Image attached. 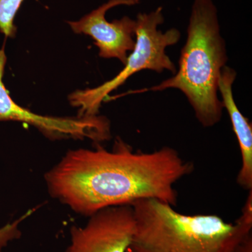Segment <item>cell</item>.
I'll return each instance as SVG.
<instances>
[{"label":"cell","instance_id":"cell-11","mask_svg":"<svg viewBox=\"0 0 252 252\" xmlns=\"http://www.w3.org/2000/svg\"><path fill=\"white\" fill-rule=\"evenodd\" d=\"M231 252H252V235H248Z\"/></svg>","mask_w":252,"mask_h":252},{"label":"cell","instance_id":"cell-12","mask_svg":"<svg viewBox=\"0 0 252 252\" xmlns=\"http://www.w3.org/2000/svg\"><path fill=\"white\" fill-rule=\"evenodd\" d=\"M135 252V250H132V249L130 247V248L127 249V252Z\"/></svg>","mask_w":252,"mask_h":252},{"label":"cell","instance_id":"cell-5","mask_svg":"<svg viewBox=\"0 0 252 252\" xmlns=\"http://www.w3.org/2000/svg\"><path fill=\"white\" fill-rule=\"evenodd\" d=\"M6 56L0 49V122L13 121L34 126L51 138L89 139L102 142L110 137L108 119L102 117L62 118L39 115L18 105L3 83Z\"/></svg>","mask_w":252,"mask_h":252},{"label":"cell","instance_id":"cell-6","mask_svg":"<svg viewBox=\"0 0 252 252\" xmlns=\"http://www.w3.org/2000/svg\"><path fill=\"white\" fill-rule=\"evenodd\" d=\"M135 231L131 205L107 207L90 216L84 226H72L64 252H126Z\"/></svg>","mask_w":252,"mask_h":252},{"label":"cell","instance_id":"cell-3","mask_svg":"<svg viewBox=\"0 0 252 252\" xmlns=\"http://www.w3.org/2000/svg\"><path fill=\"white\" fill-rule=\"evenodd\" d=\"M137 252H231L252 233V223L212 215H185L170 204L144 199L132 204Z\"/></svg>","mask_w":252,"mask_h":252},{"label":"cell","instance_id":"cell-8","mask_svg":"<svg viewBox=\"0 0 252 252\" xmlns=\"http://www.w3.org/2000/svg\"><path fill=\"white\" fill-rule=\"evenodd\" d=\"M236 72L225 65L222 69L219 91L222 96L223 108L228 111L242 156V166L237 177V182L245 190H252V127L248 119L240 112L233 94V83Z\"/></svg>","mask_w":252,"mask_h":252},{"label":"cell","instance_id":"cell-4","mask_svg":"<svg viewBox=\"0 0 252 252\" xmlns=\"http://www.w3.org/2000/svg\"><path fill=\"white\" fill-rule=\"evenodd\" d=\"M163 22L162 7L149 14L137 15L135 47L132 54L127 56L125 67L114 79L98 87L77 91L69 95L71 104L79 107L80 117L97 116L104 98L135 73L144 69L161 73L167 69L175 74V64L165 50L178 43L180 32L176 28H171L165 32L158 31V26Z\"/></svg>","mask_w":252,"mask_h":252},{"label":"cell","instance_id":"cell-7","mask_svg":"<svg viewBox=\"0 0 252 252\" xmlns=\"http://www.w3.org/2000/svg\"><path fill=\"white\" fill-rule=\"evenodd\" d=\"M140 0H109L79 21L68 22L77 34L91 36L99 50V56L104 59L116 58L125 64L127 52L135 47L136 26L135 20L124 16L121 20L109 22L105 14L109 9L119 5L132 6Z\"/></svg>","mask_w":252,"mask_h":252},{"label":"cell","instance_id":"cell-10","mask_svg":"<svg viewBox=\"0 0 252 252\" xmlns=\"http://www.w3.org/2000/svg\"><path fill=\"white\" fill-rule=\"evenodd\" d=\"M29 215H25L15 220L11 223H8L4 226L0 228V252H2L3 249L7 246L8 244L13 240H18L21 237L22 233L19 228L20 223Z\"/></svg>","mask_w":252,"mask_h":252},{"label":"cell","instance_id":"cell-9","mask_svg":"<svg viewBox=\"0 0 252 252\" xmlns=\"http://www.w3.org/2000/svg\"><path fill=\"white\" fill-rule=\"evenodd\" d=\"M23 0H0V32L6 37H14V18Z\"/></svg>","mask_w":252,"mask_h":252},{"label":"cell","instance_id":"cell-1","mask_svg":"<svg viewBox=\"0 0 252 252\" xmlns=\"http://www.w3.org/2000/svg\"><path fill=\"white\" fill-rule=\"evenodd\" d=\"M193 170V164L171 147L135 152L118 139L112 151L100 147L69 151L46 172L45 181L51 197L90 217L107 207L132 205L144 199L175 207L178 195L174 186Z\"/></svg>","mask_w":252,"mask_h":252},{"label":"cell","instance_id":"cell-2","mask_svg":"<svg viewBox=\"0 0 252 252\" xmlns=\"http://www.w3.org/2000/svg\"><path fill=\"white\" fill-rule=\"evenodd\" d=\"M227 61L216 6L212 0H195L178 70L173 77L149 90L176 89L182 91L198 122L204 127H212L222 117L223 107L218 97L219 81Z\"/></svg>","mask_w":252,"mask_h":252}]
</instances>
